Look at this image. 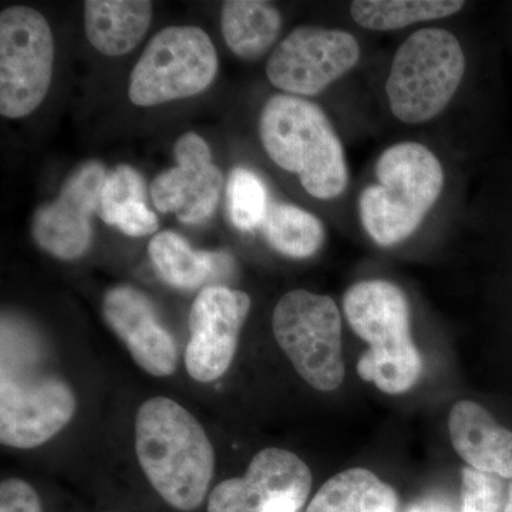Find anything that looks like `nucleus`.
<instances>
[{"mask_svg": "<svg viewBox=\"0 0 512 512\" xmlns=\"http://www.w3.org/2000/svg\"><path fill=\"white\" fill-rule=\"evenodd\" d=\"M272 328L299 376L320 392L338 389L345 379L342 318L329 296L292 291L276 303Z\"/></svg>", "mask_w": 512, "mask_h": 512, "instance_id": "obj_6", "label": "nucleus"}, {"mask_svg": "<svg viewBox=\"0 0 512 512\" xmlns=\"http://www.w3.org/2000/svg\"><path fill=\"white\" fill-rule=\"evenodd\" d=\"M399 497L365 468H350L326 481L306 512H396Z\"/></svg>", "mask_w": 512, "mask_h": 512, "instance_id": "obj_18", "label": "nucleus"}, {"mask_svg": "<svg viewBox=\"0 0 512 512\" xmlns=\"http://www.w3.org/2000/svg\"><path fill=\"white\" fill-rule=\"evenodd\" d=\"M153 18L146 0H89L84 3V28L89 42L106 56L131 52L141 42Z\"/></svg>", "mask_w": 512, "mask_h": 512, "instance_id": "obj_16", "label": "nucleus"}, {"mask_svg": "<svg viewBox=\"0 0 512 512\" xmlns=\"http://www.w3.org/2000/svg\"><path fill=\"white\" fill-rule=\"evenodd\" d=\"M0 512H43L35 488L20 478H8L0 485Z\"/></svg>", "mask_w": 512, "mask_h": 512, "instance_id": "obj_26", "label": "nucleus"}, {"mask_svg": "<svg viewBox=\"0 0 512 512\" xmlns=\"http://www.w3.org/2000/svg\"><path fill=\"white\" fill-rule=\"evenodd\" d=\"M136 451L154 490L177 510H197L214 474V450L200 421L181 404L153 397L136 417Z\"/></svg>", "mask_w": 512, "mask_h": 512, "instance_id": "obj_1", "label": "nucleus"}, {"mask_svg": "<svg viewBox=\"0 0 512 512\" xmlns=\"http://www.w3.org/2000/svg\"><path fill=\"white\" fill-rule=\"evenodd\" d=\"M282 19L278 9L259 0H229L222 5L221 29L231 52L256 60L278 39Z\"/></svg>", "mask_w": 512, "mask_h": 512, "instance_id": "obj_19", "label": "nucleus"}, {"mask_svg": "<svg viewBox=\"0 0 512 512\" xmlns=\"http://www.w3.org/2000/svg\"><path fill=\"white\" fill-rule=\"evenodd\" d=\"M261 227L269 245L289 258H309L325 242L322 222L295 205L271 204Z\"/></svg>", "mask_w": 512, "mask_h": 512, "instance_id": "obj_21", "label": "nucleus"}, {"mask_svg": "<svg viewBox=\"0 0 512 512\" xmlns=\"http://www.w3.org/2000/svg\"><path fill=\"white\" fill-rule=\"evenodd\" d=\"M464 70L466 57L453 33L417 30L393 59L386 83L392 113L407 124L434 119L453 99Z\"/></svg>", "mask_w": 512, "mask_h": 512, "instance_id": "obj_5", "label": "nucleus"}, {"mask_svg": "<svg viewBox=\"0 0 512 512\" xmlns=\"http://www.w3.org/2000/svg\"><path fill=\"white\" fill-rule=\"evenodd\" d=\"M448 430L453 447L468 466L512 478V431L500 426L483 406L470 400L454 404Z\"/></svg>", "mask_w": 512, "mask_h": 512, "instance_id": "obj_15", "label": "nucleus"}, {"mask_svg": "<svg viewBox=\"0 0 512 512\" xmlns=\"http://www.w3.org/2000/svg\"><path fill=\"white\" fill-rule=\"evenodd\" d=\"M76 412L72 389L55 376L18 379L2 372L0 441L3 446L39 447L69 424Z\"/></svg>", "mask_w": 512, "mask_h": 512, "instance_id": "obj_10", "label": "nucleus"}, {"mask_svg": "<svg viewBox=\"0 0 512 512\" xmlns=\"http://www.w3.org/2000/svg\"><path fill=\"white\" fill-rule=\"evenodd\" d=\"M379 184L359 198L360 220L382 247H392L420 227L443 190L440 161L419 143H400L383 151L376 163Z\"/></svg>", "mask_w": 512, "mask_h": 512, "instance_id": "obj_4", "label": "nucleus"}, {"mask_svg": "<svg viewBox=\"0 0 512 512\" xmlns=\"http://www.w3.org/2000/svg\"><path fill=\"white\" fill-rule=\"evenodd\" d=\"M106 168L87 161L73 171L59 197L36 211L32 234L40 248L63 261L80 258L92 244V215L100 210Z\"/></svg>", "mask_w": 512, "mask_h": 512, "instance_id": "obj_12", "label": "nucleus"}, {"mask_svg": "<svg viewBox=\"0 0 512 512\" xmlns=\"http://www.w3.org/2000/svg\"><path fill=\"white\" fill-rule=\"evenodd\" d=\"M55 42L37 10L12 6L0 15V113L29 116L45 100L52 82Z\"/></svg>", "mask_w": 512, "mask_h": 512, "instance_id": "obj_8", "label": "nucleus"}, {"mask_svg": "<svg viewBox=\"0 0 512 512\" xmlns=\"http://www.w3.org/2000/svg\"><path fill=\"white\" fill-rule=\"evenodd\" d=\"M460 0H356L350 15L357 25L370 30H396L456 15L463 9Z\"/></svg>", "mask_w": 512, "mask_h": 512, "instance_id": "obj_20", "label": "nucleus"}, {"mask_svg": "<svg viewBox=\"0 0 512 512\" xmlns=\"http://www.w3.org/2000/svg\"><path fill=\"white\" fill-rule=\"evenodd\" d=\"M407 512H456V510L446 498L429 497L414 503Z\"/></svg>", "mask_w": 512, "mask_h": 512, "instance_id": "obj_28", "label": "nucleus"}, {"mask_svg": "<svg viewBox=\"0 0 512 512\" xmlns=\"http://www.w3.org/2000/svg\"><path fill=\"white\" fill-rule=\"evenodd\" d=\"M217 70V50L204 30L171 26L148 43L131 72L128 96L141 107L187 99L208 89Z\"/></svg>", "mask_w": 512, "mask_h": 512, "instance_id": "obj_7", "label": "nucleus"}, {"mask_svg": "<svg viewBox=\"0 0 512 512\" xmlns=\"http://www.w3.org/2000/svg\"><path fill=\"white\" fill-rule=\"evenodd\" d=\"M266 154L298 175L302 187L319 200L339 197L348 187L345 151L322 109L291 94L266 101L259 119Z\"/></svg>", "mask_w": 512, "mask_h": 512, "instance_id": "obj_2", "label": "nucleus"}, {"mask_svg": "<svg viewBox=\"0 0 512 512\" xmlns=\"http://www.w3.org/2000/svg\"><path fill=\"white\" fill-rule=\"evenodd\" d=\"M177 165L158 175L151 185L154 205L161 212H174L184 224H200L217 208L224 184L220 168L212 163L204 138L185 133L174 147Z\"/></svg>", "mask_w": 512, "mask_h": 512, "instance_id": "obj_13", "label": "nucleus"}, {"mask_svg": "<svg viewBox=\"0 0 512 512\" xmlns=\"http://www.w3.org/2000/svg\"><path fill=\"white\" fill-rule=\"evenodd\" d=\"M505 512H512V484L510 485V490H508L507 505H505Z\"/></svg>", "mask_w": 512, "mask_h": 512, "instance_id": "obj_29", "label": "nucleus"}, {"mask_svg": "<svg viewBox=\"0 0 512 512\" xmlns=\"http://www.w3.org/2000/svg\"><path fill=\"white\" fill-rule=\"evenodd\" d=\"M113 225L119 227L128 237H143L157 231L158 220L146 202L134 201L117 212Z\"/></svg>", "mask_w": 512, "mask_h": 512, "instance_id": "obj_27", "label": "nucleus"}, {"mask_svg": "<svg viewBox=\"0 0 512 512\" xmlns=\"http://www.w3.org/2000/svg\"><path fill=\"white\" fill-rule=\"evenodd\" d=\"M349 325L369 343L357 373L387 394L409 392L417 383L423 360L410 332V306L399 286L365 281L350 286L343 298Z\"/></svg>", "mask_w": 512, "mask_h": 512, "instance_id": "obj_3", "label": "nucleus"}, {"mask_svg": "<svg viewBox=\"0 0 512 512\" xmlns=\"http://www.w3.org/2000/svg\"><path fill=\"white\" fill-rule=\"evenodd\" d=\"M461 498V512H505L504 478L468 466L463 470Z\"/></svg>", "mask_w": 512, "mask_h": 512, "instance_id": "obj_25", "label": "nucleus"}, {"mask_svg": "<svg viewBox=\"0 0 512 512\" xmlns=\"http://www.w3.org/2000/svg\"><path fill=\"white\" fill-rule=\"evenodd\" d=\"M228 212L232 224L242 231H251L264 224L269 198L265 184L247 168H235L227 187Z\"/></svg>", "mask_w": 512, "mask_h": 512, "instance_id": "obj_23", "label": "nucleus"}, {"mask_svg": "<svg viewBox=\"0 0 512 512\" xmlns=\"http://www.w3.org/2000/svg\"><path fill=\"white\" fill-rule=\"evenodd\" d=\"M249 309L247 293L227 286H208L198 293L191 306V339L185 349V367L192 379L210 383L227 372Z\"/></svg>", "mask_w": 512, "mask_h": 512, "instance_id": "obj_11", "label": "nucleus"}, {"mask_svg": "<svg viewBox=\"0 0 512 512\" xmlns=\"http://www.w3.org/2000/svg\"><path fill=\"white\" fill-rule=\"evenodd\" d=\"M148 252L158 274L175 288H200L212 278L227 275L232 268L231 256L194 251L184 238L171 231L151 239Z\"/></svg>", "mask_w": 512, "mask_h": 512, "instance_id": "obj_17", "label": "nucleus"}, {"mask_svg": "<svg viewBox=\"0 0 512 512\" xmlns=\"http://www.w3.org/2000/svg\"><path fill=\"white\" fill-rule=\"evenodd\" d=\"M275 500L278 495L261 468L249 463L245 477L229 478L212 490L208 512H266Z\"/></svg>", "mask_w": 512, "mask_h": 512, "instance_id": "obj_22", "label": "nucleus"}, {"mask_svg": "<svg viewBox=\"0 0 512 512\" xmlns=\"http://www.w3.org/2000/svg\"><path fill=\"white\" fill-rule=\"evenodd\" d=\"M146 200L143 178L134 168L119 165L107 174L101 191L100 217L106 224L113 225L117 212L134 201Z\"/></svg>", "mask_w": 512, "mask_h": 512, "instance_id": "obj_24", "label": "nucleus"}, {"mask_svg": "<svg viewBox=\"0 0 512 512\" xmlns=\"http://www.w3.org/2000/svg\"><path fill=\"white\" fill-rule=\"evenodd\" d=\"M359 57V43L350 33L301 26L276 46L266 74L291 96H315L352 70Z\"/></svg>", "mask_w": 512, "mask_h": 512, "instance_id": "obj_9", "label": "nucleus"}, {"mask_svg": "<svg viewBox=\"0 0 512 512\" xmlns=\"http://www.w3.org/2000/svg\"><path fill=\"white\" fill-rule=\"evenodd\" d=\"M103 312L141 369L157 377L173 375L178 360L174 340L143 293L126 285L111 288L104 296Z\"/></svg>", "mask_w": 512, "mask_h": 512, "instance_id": "obj_14", "label": "nucleus"}]
</instances>
